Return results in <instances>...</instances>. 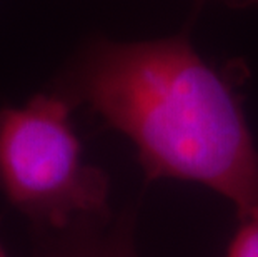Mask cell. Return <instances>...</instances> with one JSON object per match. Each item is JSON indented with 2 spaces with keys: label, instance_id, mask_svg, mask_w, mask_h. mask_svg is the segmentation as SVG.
<instances>
[{
  "label": "cell",
  "instance_id": "cell-1",
  "mask_svg": "<svg viewBox=\"0 0 258 257\" xmlns=\"http://www.w3.org/2000/svg\"><path fill=\"white\" fill-rule=\"evenodd\" d=\"M134 142L147 179L199 182L258 216V150L232 87L182 37L98 40L62 84Z\"/></svg>",
  "mask_w": 258,
  "mask_h": 257
},
{
  "label": "cell",
  "instance_id": "cell-2",
  "mask_svg": "<svg viewBox=\"0 0 258 257\" xmlns=\"http://www.w3.org/2000/svg\"><path fill=\"white\" fill-rule=\"evenodd\" d=\"M74 107L60 92L0 107V194L30 229H62L112 212L108 176L82 159Z\"/></svg>",
  "mask_w": 258,
  "mask_h": 257
},
{
  "label": "cell",
  "instance_id": "cell-3",
  "mask_svg": "<svg viewBox=\"0 0 258 257\" xmlns=\"http://www.w3.org/2000/svg\"><path fill=\"white\" fill-rule=\"evenodd\" d=\"M30 257H139L128 214L80 217L62 229H30Z\"/></svg>",
  "mask_w": 258,
  "mask_h": 257
},
{
  "label": "cell",
  "instance_id": "cell-4",
  "mask_svg": "<svg viewBox=\"0 0 258 257\" xmlns=\"http://www.w3.org/2000/svg\"><path fill=\"white\" fill-rule=\"evenodd\" d=\"M225 257H258V216L241 219Z\"/></svg>",
  "mask_w": 258,
  "mask_h": 257
},
{
  "label": "cell",
  "instance_id": "cell-5",
  "mask_svg": "<svg viewBox=\"0 0 258 257\" xmlns=\"http://www.w3.org/2000/svg\"><path fill=\"white\" fill-rule=\"evenodd\" d=\"M0 257H7V252H5V249L2 245V240H0Z\"/></svg>",
  "mask_w": 258,
  "mask_h": 257
},
{
  "label": "cell",
  "instance_id": "cell-6",
  "mask_svg": "<svg viewBox=\"0 0 258 257\" xmlns=\"http://www.w3.org/2000/svg\"><path fill=\"white\" fill-rule=\"evenodd\" d=\"M228 2H237V0H228ZM243 2H245V0H243Z\"/></svg>",
  "mask_w": 258,
  "mask_h": 257
}]
</instances>
